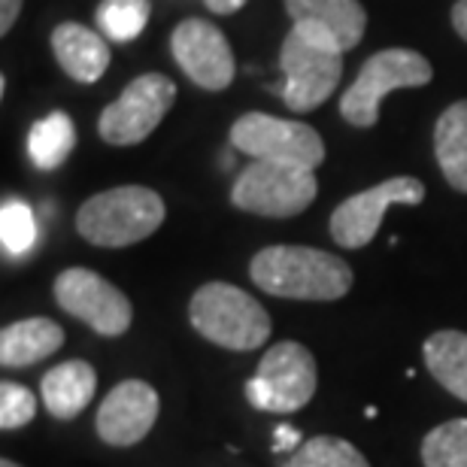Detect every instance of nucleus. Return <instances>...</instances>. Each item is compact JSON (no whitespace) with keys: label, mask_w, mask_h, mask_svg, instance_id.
<instances>
[{"label":"nucleus","mask_w":467,"mask_h":467,"mask_svg":"<svg viewBox=\"0 0 467 467\" xmlns=\"http://www.w3.org/2000/svg\"><path fill=\"white\" fill-rule=\"evenodd\" d=\"M249 276L261 292L288 301H340L355 283L352 267L340 255L288 243L255 252Z\"/></svg>","instance_id":"nucleus-1"},{"label":"nucleus","mask_w":467,"mask_h":467,"mask_svg":"<svg viewBox=\"0 0 467 467\" xmlns=\"http://www.w3.org/2000/svg\"><path fill=\"white\" fill-rule=\"evenodd\" d=\"M285 73L283 104L292 113H313L328 100L343 77V49L319 25L295 22L279 49Z\"/></svg>","instance_id":"nucleus-2"},{"label":"nucleus","mask_w":467,"mask_h":467,"mask_svg":"<svg viewBox=\"0 0 467 467\" xmlns=\"http://www.w3.org/2000/svg\"><path fill=\"white\" fill-rule=\"evenodd\" d=\"M161 194L146 185H119L98 192L77 213L79 237L100 249H125L152 237L164 225Z\"/></svg>","instance_id":"nucleus-3"},{"label":"nucleus","mask_w":467,"mask_h":467,"mask_svg":"<svg viewBox=\"0 0 467 467\" xmlns=\"http://www.w3.org/2000/svg\"><path fill=\"white\" fill-rule=\"evenodd\" d=\"M189 319L203 340L231 352H252L270 337L267 310L231 283L201 285L189 301Z\"/></svg>","instance_id":"nucleus-4"},{"label":"nucleus","mask_w":467,"mask_h":467,"mask_svg":"<svg viewBox=\"0 0 467 467\" xmlns=\"http://www.w3.org/2000/svg\"><path fill=\"white\" fill-rule=\"evenodd\" d=\"M431 79L434 67L422 52L391 46L361 64L358 79L340 98V116L355 128H373L379 121V107L386 95L398 88H422Z\"/></svg>","instance_id":"nucleus-5"},{"label":"nucleus","mask_w":467,"mask_h":467,"mask_svg":"<svg viewBox=\"0 0 467 467\" xmlns=\"http://www.w3.org/2000/svg\"><path fill=\"white\" fill-rule=\"evenodd\" d=\"M319 182L310 167L283 161H252L231 185V203L265 219H292L313 207Z\"/></svg>","instance_id":"nucleus-6"},{"label":"nucleus","mask_w":467,"mask_h":467,"mask_svg":"<svg viewBox=\"0 0 467 467\" xmlns=\"http://www.w3.org/2000/svg\"><path fill=\"white\" fill-rule=\"evenodd\" d=\"M319 370L313 352L297 340L274 343L258 361L255 377L246 382L249 404L261 413H297L313 400Z\"/></svg>","instance_id":"nucleus-7"},{"label":"nucleus","mask_w":467,"mask_h":467,"mask_svg":"<svg viewBox=\"0 0 467 467\" xmlns=\"http://www.w3.org/2000/svg\"><path fill=\"white\" fill-rule=\"evenodd\" d=\"M231 146L252 161H283L316 171L325 161L319 130L304 121L267 113H246L231 125Z\"/></svg>","instance_id":"nucleus-8"},{"label":"nucleus","mask_w":467,"mask_h":467,"mask_svg":"<svg viewBox=\"0 0 467 467\" xmlns=\"http://www.w3.org/2000/svg\"><path fill=\"white\" fill-rule=\"evenodd\" d=\"M55 301L100 337H121L134 322L128 295L88 267H67L55 276Z\"/></svg>","instance_id":"nucleus-9"},{"label":"nucleus","mask_w":467,"mask_h":467,"mask_svg":"<svg viewBox=\"0 0 467 467\" xmlns=\"http://www.w3.org/2000/svg\"><path fill=\"white\" fill-rule=\"evenodd\" d=\"M176 100V82L164 73H143L100 113L98 130L109 146H137L161 125Z\"/></svg>","instance_id":"nucleus-10"},{"label":"nucleus","mask_w":467,"mask_h":467,"mask_svg":"<svg viewBox=\"0 0 467 467\" xmlns=\"http://www.w3.org/2000/svg\"><path fill=\"white\" fill-rule=\"evenodd\" d=\"M425 201V182L416 176H391V180L352 194L331 213V237L343 249H364L377 237L382 216L391 203L419 207Z\"/></svg>","instance_id":"nucleus-11"},{"label":"nucleus","mask_w":467,"mask_h":467,"mask_svg":"<svg viewBox=\"0 0 467 467\" xmlns=\"http://www.w3.org/2000/svg\"><path fill=\"white\" fill-rule=\"evenodd\" d=\"M171 49L176 64L189 77L194 86L207 91H225L237 73L228 36L216 25L203 22V18H185L173 27Z\"/></svg>","instance_id":"nucleus-12"},{"label":"nucleus","mask_w":467,"mask_h":467,"mask_svg":"<svg viewBox=\"0 0 467 467\" xmlns=\"http://www.w3.org/2000/svg\"><path fill=\"white\" fill-rule=\"evenodd\" d=\"M161 413V398L143 379H125L104 398L95 428L107 446H137L152 431Z\"/></svg>","instance_id":"nucleus-13"},{"label":"nucleus","mask_w":467,"mask_h":467,"mask_svg":"<svg viewBox=\"0 0 467 467\" xmlns=\"http://www.w3.org/2000/svg\"><path fill=\"white\" fill-rule=\"evenodd\" d=\"M52 52L55 61L61 64V70L77 82H98L109 67V52L107 40L91 27L79 22H64L52 31Z\"/></svg>","instance_id":"nucleus-14"},{"label":"nucleus","mask_w":467,"mask_h":467,"mask_svg":"<svg viewBox=\"0 0 467 467\" xmlns=\"http://www.w3.org/2000/svg\"><path fill=\"white\" fill-rule=\"evenodd\" d=\"M292 22H310L325 27L343 52L355 49L368 31V9L358 0H285Z\"/></svg>","instance_id":"nucleus-15"},{"label":"nucleus","mask_w":467,"mask_h":467,"mask_svg":"<svg viewBox=\"0 0 467 467\" xmlns=\"http://www.w3.org/2000/svg\"><path fill=\"white\" fill-rule=\"evenodd\" d=\"M98 391V373L88 361H64L40 382L43 404L55 419H77Z\"/></svg>","instance_id":"nucleus-16"},{"label":"nucleus","mask_w":467,"mask_h":467,"mask_svg":"<svg viewBox=\"0 0 467 467\" xmlns=\"http://www.w3.org/2000/svg\"><path fill=\"white\" fill-rule=\"evenodd\" d=\"M64 347V328L58 322L34 316V319L13 322L0 331V364L4 368H27L49 358Z\"/></svg>","instance_id":"nucleus-17"},{"label":"nucleus","mask_w":467,"mask_h":467,"mask_svg":"<svg viewBox=\"0 0 467 467\" xmlns=\"http://www.w3.org/2000/svg\"><path fill=\"white\" fill-rule=\"evenodd\" d=\"M434 158L443 180L467 194V100L446 107L434 125Z\"/></svg>","instance_id":"nucleus-18"},{"label":"nucleus","mask_w":467,"mask_h":467,"mask_svg":"<svg viewBox=\"0 0 467 467\" xmlns=\"http://www.w3.org/2000/svg\"><path fill=\"white\" fill-rule=\"evenodd\" d=\"M422 358L428 373L467 404V334L464 331H437L422 343Z\"/></svg>","instance_id":"nucleus-19"},{"label":"nucleus","mask_w":467,"mask_h":467,"mask_svg":"<svg viewBox=\"0 0 467 467\" xmlns=\"http://www.w3.org/2000/svg\"><path fill=\"white\" fill-rule=\"evenodd\" d=\"M73 146H77V128L61 109L34 121L31 134H27V155L40 171H58L70 158Z\"/></svg>","instance_id":"nucleus-20"},{"label":"nucleus","mask_w":467,"mask_h":467,"mask_svg":"<svg viewBox=\"0 0 467 467\" xmlns=\"http://www.w3.org/2000/svg\"><path fill=\"white\" fill-rule=\"evenodd\" d=\"M279 467H370L358 446L343 437L319 434L304 441Z\"/></svg>","instance_id":"nucleus-21"},{"label":"nucleus","mask_w":467,"mask_h":467,"mask_svg":"<svg viewBox=\"0 0 467 467\" xmlns=\"http://www.w3.org/2000/svg\"><path fill=\"white\" fill-rule=\"evenodd\" d=\"M422 464L425 467H467V419L431 428L422 441Z\"/></svg>","instance_id":"nucleus-22"},{"label":"nucleus","mask_w":467,"mask_h":467,"mask_svg":"<svg viewBox=\"0 0 467 467\" xmlns=\"http://www.w3.org/2000/svg\"><path fill=\"white\" fill-rule=\"evenodd\" d=\"M152 13V0H104L98 6V25L109 40L130 43L143 34Z\"/></svg>","instance_id":"nucleus-23"},{"label":"nucleus","mask_w":467,"mask_h":467,"mask_svg":"<svg viewBox=\"0 0 467 467\" xmlns=\"http://www.w3.org/2000/svg\"><path fill=\"white\" fill-rule=\"evenodd\" d=\"M0 243L6 255H27L36 243V216L25 201H4L0 207Z\"/></svg>","instance_id":"nucleus-24"},{"label":"nucleus","mask_w":467,"mask_h":467,"mask_svg":"<svg viewBox=\"0 0 467 467\" xmlns=\"http://www.w3.org/2000/svg\"><path fill=\"white\" fill-rule=\"evenodd\" d=\"M36 416V398L18 382H0V428L16 431Z\"/></svg>","instance_id":"nucleus-25"},{"label":"nucleus","mask_w":467,"mask_h":467,"mask_svg":"<svg viewBox=\"0 0 467 467\" xmlns=\"http://www.w3.org/2000/svg\"><path fill=\"white\" fill-rule=\"evenodd\" d=\"M304 443V437L292 425H279L274 431V452H295Z\"/></svg>","instance_id":"nucleus-26"},{"label":"nucleus","mask_w":467,"mask_h":467,"mask_svg":"<svg viewBox=\"0 0 467 467\" xmlns=\"http://www.w3.org/2000/svg\"><path fill=\"white\" fill-rule=\"evenodd\" d=\"M22 13V0H0V34H9Z\"/></svg>","instance_id":"nucleus-27"},{"label":"nucleus","mask_w":467,"mask_h":467,"mask_svg":"<svg viewBox=\"0 0 467 467\" xmlns=\"http://www.w3.org/2000/svg\"><path fill=\"white\" fill-rule=\"evenodd\" d=\"M452 27H455V34H459L462 40L467 43V0H455V6H452Z\"/></svg>","instance_id":"nucleus-28"},{"label":"nucleus","mask_w":467,"mask_h":467,"mask_svg":"<svg viewBox=\"0 0 467 467\" xmlns=\"http://www.w3.org/2000/svg\"><path fill=\"white\" fill-rule=\"evenodd\" d=\"M207 4L210 13H216V16H231V13H237V9L246 6V0H203Z\"/></svg>","instance_id":"nucleus-29"},{"label":"nucleus","mask_w":467,"mask_h":467,"mask_svg":"<svg viewBox=\"0 0 467 467\" xmlns=\"http://www.w3.org/2000/svg\"><path fill=\"white\" fill-rule=\"evenodd\" d=\"M0 467H22V464H16V462H9V459H4V462H0Z\"/></svg>","instance_id":"nucleus-30"}]
</instances>
